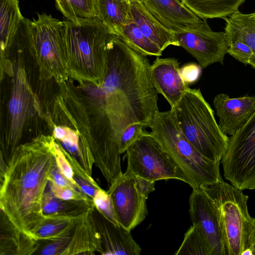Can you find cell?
<instances>
[{
  "instance_id": "cell-1",
  "label": "cell",
  "mask_w": 255,
  "mask_h": 255,
  "mask_svg": "<svg viewBox=\"0 0 255 255\" xmlns=\"http://www.w3.org/2000/svg\"><path fill=\"white\" fill-rule=\"evenodd\" d=\"M150 65L146 56L134 51L117 35L109 42L102 88L112 139L120 150L125 128L135 123L147 128L158 111V93L151 79Z\"/></svg>"
},
{
  "instance_id": "cell-2",
  "label": "cell",
  "mask_w": 255,
  "mask_h": 255,
  "mask_svg": "<svg viewBox=\"0 0 255 255\" xmlns=\"http://www.w3.org/2000/svg\"><path fill=\"white\" fill-rule=\"evenodd\" d=\"M54 139L42 133L20 144L5 168L0 169V210L19 230L34 239L45 219L42 198L56 164Z\"/></svg>"
},
{
  "instance_id": "cell-3",
  "label": "cell",
  "mask_w": 255,
  "mask_h": 255,
  "mask_svg": "<svg viewBox=\"0 0 255 255\" xmlns=\"http://www.w3.org/2000/svg\"><path fill=\"white\" fill-rule=\"evenodd\" d=\"M45 120L51 135L61 145L74 174L91 183L94 159L90 141L93 125L72 92L57 94L51 101Z\"/></svg>"
},
{
  "instance_id": "cell-4",
  "label": "cell",
  "mask_w": 255,
  "mask_h": 255,
  "mask_svg": "<svg viewBox=\"0 0 255 255\" xmlns=\"http://www.w3.org/2000/svg\"><path fill=\"white\" fill-rule=\"evenodd\" d=\"M66 65L69 78L82 85L101 87L104 83L108 44L116 34L97 17L78 23L63 21Z\"/></svg>"
},
{
  "instance_id": "cell-5",
  "label": "cell",
  "mask_w": 255,
  "mask_h": 255,
  "mask_svg": "<svg viewBox=\"0 0 255 255\" xmlns=\"http://www.w3.org/2000/svg\"><path fill=\"white\" fill-rule=\"evenodd\" d=\"M25 53L20 46L13 47L9 51L14 56V64L10 72L12 81L6 124L0 140V153L6 162L24 139L30 140L42 134L39 128L45 121V114L21 64Z\"/></svg>"
},
{
  "instance_id": "cell-6",
  "label": "cell",
  "mask_w": 255,
  "mask_h": 255,
  "mask_svg": "<svg viewBox=\"0 0 255 255\" xmlns=\"http://www.w3.org/2000/svg\"><path fill=\"white\" fill-rule=\"evenodd\" d=\"M151 132L181 170L186 183L192 189L223 180L220 161H213L201 154L183 134L171 110L157 112L148 127Z\"/></svg>"
},
{
  "instance_id": "cell-7",
  "label": "cell",
  "mask_w": 255,
  "mask_h": 255,
  "mask_svg": "<svg viewBox=\"0 0 255 255\" xmlns=\"http://www.w3.org/2000/svg\"><path fill=\"white\" fill-rule=\"evenodd\" d=\"M170 110L183 134L195 148L208 159L221 161L230 137L221 129L200 89L189 88Z\"/></svg>"
},
{
  "instance_id": "cell-8",
  "label": "cell",
  "mask_w": 255,
  "mask_h": 255,
  "mask_svg": "<svg viewBox=\"0 0 255 255\" xmlns=\"http://www.w3.org/2000/svg\"><path fill=\"white\" fill-rule=\"evenodd\" d=\"M202 186L216 209L226 255H242L249 248L254 220L248 210V196L224 180Z\"/></svg>"
},
{
  "instance_id": "cell-9",
  "label": "cell",
  "mask_w": 255,
  "mask_h": 255,
  "mask_svg": "<svg viewBox=\"0 0 255 255\" xmlns=\"http://www.w3.org/2000/svg\"><path fill=\"white\" fill-rule=\"evenodd\" d=\"M30 52L44 80L58 84L68 80L64 41L63 21L46 13H37L31 21Z\"/></svg>"
},
{
  "instance_id": "cell-10",
  "label": "cell",
  "mask_w": 255,
  "mask_h": 255,
  "mask_svg": "<svg viewBox=\"0 0 255 255\" xmlns=\"http://www.w3.org/2000/svg\"><path fill=\"white\" fill-rule=\"evenodd\" d=\"M126 152L128 165L125 173L151 182L177 179L186 183L181 170L151 132L144 130Z\"/></svg>"
},
{
  "instance_id": "cell-11",
  "label": "cell",
  "mask_w": 255,
  "mask_h": 255,
  "mask_svg": "<svg viewBox=\"0 0 255 255\" xmlns=\"http://www.w3.org/2000/svg\"><path fill=\"white\" fill-rule=\"evenodd\" d=\"M225 178L241 190L255 189V112L230 137L221 160Z\"/></svg>"
},
{
  "instance_id": "cell-12",
  "label": "cell",
  "mask_w": 255,
  "mask_h": 255,
  "mask_svg": "<svg viewBox=\"0 0 255 255\" xmlns=\"http://www.w3.org/2000/svg\"><path fill=\"white\" fill-rule=\"evenodd\" d=\"M154 185L155 182L123 173L109 187L107 192L119 224L130 231L146 218V200Z\"/></svg>"
},
{
  "instance_id": "cell-13",
  "label": "cell",
  "mask_w": 255,
  "mask_h": 255,
  "mask_svg": "<svg viewBox=\"0 0 255 255\" xmlns=\"http://www.w3.org/2000/svg\"><path fill=\"white\" fill-rule=\"evenodd\" d=\"M176 39L198 61L203 68L214 63L224 64L228 48L224 31H214L206 20L174 31Z\"/></svg>"
},
{
  "instance_id": "cell-14",
  "label": "cell",
  "mask_w": 255,
  "mask_h": 255,
  "mask_svg": "<svg viewBox=\"0 0 255 255\" xmlns=\"http://www.w3.org/2000/svg\"><path fill=\"white\" fill-rule=\"evenodd\" d=\"M192 225L202 234L215 255H226L223 236L214 203L203 186L193 189L189 198Z\"/></svg>"
},
{
  "instance_id": "cell-15",
  "label": "cell",
  "mask_w": 255,
  "mask_h": 255,
  "mask_svg": "<svg viewBox=\"0 0 255 255\" xmlns=\"http://www.w3.org/2000/svg\"><path fill=\"white\" fill-rule=\"evenodd\" d=\"M100 240L99 253L104 255H139L141 249L130 231L107 219L95 207L90 212Z\"/></svg>"
},
{
  "instance_id": "cell-16",
  "label": "cell",
  "mask_w": 255,
  "mask_h": 255,
  "mask_svg": "<svg viewBox=\"0 0 255 255\" xmlns=\"http://www.w3.org/2000/svg\"><path fill=\"white\" fill-rule=\"evenodd\" d=\"M213 105L219 118V127L224 133L232 135L245 125L255 112V96L231 98L219 94Z\"/></svg>"
},
{
  "instance_id": "cell-17",
  "label": "cell",
  "mask_w": 255,
  "mask_h": 255,
  "mask_svg": "<svg viewBox=\"0 0 255 255\" xmlns=\"http://www.w3.org/2000/svg\"><path fill=\"white\" fill-rule=\"evenodd\" d=\"M149 70L151 81L158 94L164 97L171 108L175 107L189 88L181 76L178 59L157 57Z\"/></svg>"
},
{
  "instance_id": "cell-18",
  "label": "cell",
  "mask_w": 255,
  "mask_h": 255,
  "mask_svg": "<svg viewBox=\"0 0 255 255\" xmlns=\"http://www.w3.org/2000/svg\"><path fill=\"white\" fill-rule=\"evenodd\" d=\"M141 3L159 22L174 31L203 19L180 0H141Z\"/></svg>"
},
{
  "instance_id": "cell-19",
  "label": "cell",
  "mask_w": 255,
  "mask_h": 255,
  "mask_svg": "<svg viewBox=\"0 0 255 255\" xmlns=\"http://www.w3.org/2000/svg\"><path fill=\"white\" fill-rule=\"evenodd\" d=\"M130 11L134 21L143 34L162 51L169 45L179 46L174 31L155 18L139 1H130Z\"/></svg>"
},
{
  "instance_id": "cell-20",
  "label": "cell",
  "mask_w": 255,
  "mask_h": 255,
  "mask_svg": "<svg viewBox=\"0 0 255 255\" xmlns=\"http://www.w3.org/2000/svg\"><path fill=\"white\" fill-rule=\"evenodd\" d=\"M39 241L19 230L0 210V255H35Z\"/></svg>"
},
{
  "instance_id": "cell-21",
  "label": "cell",
  "mask_w": 255,
  "mask_h": 255,
  "mask_svg": "<svg viewBox=\"0 0 255 255\" xmlns=\"http://www.w3.org/2000/svg\"><path fill=\"white\" fill-rule=\"evenodd\" d=\"M90 212L85 214L72 231L61 255H94L96 252H99V238Z\"/></svg>"
},
{
  "instance_id": "cell-22",
  "label": "cell",
  "mask_w": 255,
  "mask_h": 255,
  "mask_svg": "<svg viewBox=\"0 0 255 255\" xmlns=\"http://www.w3.org/2000/svg\"><path fill=\"white\" fill-rule=\"evenodd\" d=\"M96 17L117 36L130 19V2L127 0H94Z\"/></svg>"
},
{
  "instance_id": "cell-23",
  "label": "cell",
  "mask_w": 255,
  "mask_h": 255,
  "mask_svg": "<svg viewBox=\"0 0 255 255\" xmlns=\"http://www.w3.org/2000/svg\"><path fill=\"white\" fill-rule=\"evenodd\" d=\"M224 19L227 40H239L251 48L253 54L249 65L255 69V12L246 14L238 11Z\"/></svg>"
},
{
  "instance_id": "cell-24",
  "label": "cell",
  "mask_w": 255,
  "mask_h": 255,
  "mask_svg": "<svg viewBox=\"0 0 255 255\" xmlns=\"http://www.w3.org/2000/svg\"><path fill=\"white\" fill-rule=\"evenodd\" d=\"M95 207L93 201L64 200L56 197L48 185L46 187L42 202L44 216H77Z\"/></svg>"
},
{
  "instance_id": "cell-25",
  "label": "cell",
  "mask_w": 255,
  "mask_h": 255,
  "mask_svg": "<svg viewBox=\"0 0 255 255\" xmlns=\"http://www.w3.org/2000/svg\"><path fill=\"white\" fill-rule=\"evenodd\" d=\"M24 18L18 0H0V55L10 45Z\"/></svg>"
},
{
  "instance_id": "cell-26",
  "label": "cell",
  "mask_w": 255,
  "mask_h": 255,
  "mask_svg": "<svg viewBox=\"0 0 255 255\" xmlns=\"http://www.w3.org/2000/svg\"><path fill=\"white\" fill-rule=\"evenodd\" d=\"M202 19L224 18L239 11L245 0H180Z\"/></svg>"
},
{
  "instance_id": "cell-27",
  "label": "cell",
  "mask_w": 255,
  "mask_h": 255,
  "mask_svg": "<svg viewBox=\"0 0 255 255\" xmlns=\"http://www.w3.org/2000/svg\"><path fill=\"white\" fill-rule=\"evenodd\" d=\"M87 212L77 216H44V220L35 234L38 241H53L70 235Z\"/></svg>"
},
{
  "instance_id": "cell-28",
  "label": "cell",
  "mask_w": 255,
  "mask_h": 255,
  "mask_svg": "<svg viewBox=\"0 0 255 255\" xmlns=\"http://www.w3.org/2000/svg\"><path fill=\"white\" fill-rule=\"evenodd\" d=\"M128 46L145 56L162 55V51L141 32L132 17L124 26L118 35Z\"/></svg>"
},
{
  "instance_id": "cell-29",
  "label": "cell",
  "mask_w": 255,
  "mask_h": 255,
  "mask_svg": "<svg viewBox=\"0 0 255 255\" xmlns=\"http://www.w3.org/2000/svg\"><path fill=\"white\" fill-rule=\"evenodd\" d=\"M57 8L75 23L96 17L94 0H55Z\"/></svg>"
},
{
  "instance_id": "cell-30",
  "label": "cell",
  "mask_w": 255,
  "mask_h": 255,
  "mask_svg": "<svg viewBox=\"0 0 255 255\" xmlns=\"http://www.w3.org/2000/svg\"><path fill=\"white\" fill-rule=\"evenodd\" d=\"M175 255H215L214 251L200 231L192 225L184 234Z\"/></svg>"
},
{
  "instance_id": "cell-31",
  "label": "cell",
  "mask_w": 255,
  "mask_h": 255,
  "mask_svg": "<svg viewBox=\"0 0 255 255\" xmlns=\"http://www.w3.org/2000/svg\"><path fill=\"white\" fill-rule=\"evenodd\" d=\"M95 207L107 219L117 225H120L117 220L112 201L107 191L99 189L93 199Z\"/></svg>"
},
{
  "instance_id": "cell-32",
  "label": "cell",
  "mask_w": 255,
  "mask_h": 255,
  "mask_svg": "<svg viewBox=\"0 0 255 255\" xmlns=\"http://www.w3.org/2000/svg\"><path fill=\"white\" fill-rule=\"evenodd\" d=\"M52 149L55 158L56 165L61 172L70 181L80 189L74 179V172L73 168L67 159L61 145L55 139L53 143Z\"/></svg>"
},
{
  "instance_id": "cell-33",
  "label": "cell",
  "mask_w": 255,
  "mask_h": 255,
  "mask_svg": "<svg viewBox=\"0 0 255 255\" xmlns=\"http://www.w3.org/2000/svg\"><path fill=\"white\" fill-rule=\"evenodd\" d=\"M227 53L245 65H249L253 52L244 42L237 39L228 40Z\"/></svg>"
},
{
  "instance_id": "cell-34",
  "label": "cell",
  "mask_w": 255,
  "mask_h": 255,
  "mask_svg": "<svg viewBox=\"0 0 255 255\" xmlns=\"http://www.w3.org/2000/svg\"><path fill=\"white\" fill-rule=\"evenodd\" d=\"M47 185L53 194L57 198L64 200L93 201V199L83 192L69 187L57 185L52 180H49Z\"/></svg>"
},
{
  "instance_id": "cell-35",
  "label": "cell",
  "mask_w": 255,
  "mask_h": 255,
  "mask_svg": "<svg viewBox=\"0 0 255 255\" xmlns=\"http://www.w3.org/2000/svg\"><path fill=\"white\" fill-rule=\"evenodd\" d=\"M144 128L143 124L135 123L125 128L120 138V147L121 154L125 152L128 148L142 135Z\"/></svg>"
},
{
  "instance_id": "cell-36",
  "label": "cell",
  "mask_w": 255,
  "mask_h": 255,
  "mask_svg": "<svg viewBox=\"0 0 255 255\" xmlns=\"http://www.w3.org/2000/svg\"><path fill=\"white\" fill-rule=\"evenodd\" d=\"M202 69L199 64L188 63L180 68V75L187 85L193 84L199 79Z\"/></svg>"
},
{
  "instance_id": "cell-37",
  "label": "cell",
  "mask_w": 255,
  "mask_h": 255,
  "mask_svg": "<svg viewBox=\"0 0 255 255\" xmlns=\"http://www.w3.org/2000/svg\"><path fill=\"white\" fill-rule=\"evenodd\" d=\"M52 180L57 185L63 187H69L82 192L78 187L70 181L60 171L56 164L52 169L48 176V180Z\"/></svg>"
},
{
  "instance_id": "cell-38",
  "label": "cell",
  "mask_w": 255,
  "mask_h": 255,
  "mask_svg": "<svg viewBox=\"0 0 255 255\" xmlns=\"http://www.w3.org/2000/svg\"><path fill=\"white\" fill-rule=\"evenodd\" d=\"M74 179L79 187L80 190L92 199L97 191L100 189L99 186H95L84 178L74 174Z\"/></svg>"
},
{
  "instance_id": "cell-39",
  "label": "cell",
  "mask_w": 255,
  "mask_h": 255,
  "mask_svg": "<svg viewBox=\"0 0 255 255\" xmlns=\"http://www.w3.org/2000/svg\"><path fill=\"white\" fill-rule=\"evenodd\" d=\"M248 248L252 251L253 255H255V218H254L252 229L249 239Z\"/></svg>"
},
{
  "instance_id": "cell-40",
  "label": "cell",
  "mask_w": 255,
  "mask_h": 255,
  "mask_svg": "<svg viewBox=\"0 0 255 255\" xmlns=\"http://www.w3.org/2000/svg\"><path fill=\"white\" fill-rule=\"evenodd\" d=\"M127 0L129 2H130V1H139V2H141V0Z\"/></svg>"
}]
</instances>
